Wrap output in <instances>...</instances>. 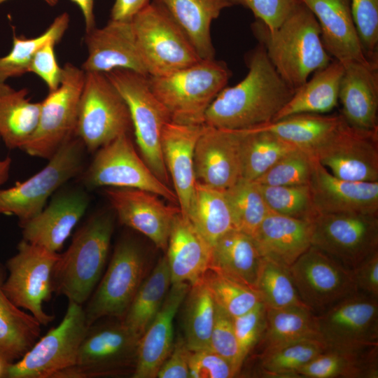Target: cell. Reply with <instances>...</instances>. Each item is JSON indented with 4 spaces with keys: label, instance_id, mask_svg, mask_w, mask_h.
I'll list each match as a JSON object with an SVG mask.
<instances>
[{
    "label": "cell",
    "instance_id": "obj_1",
    "mask_svg": "<svg viewBox=\"0 0 378 378\" xmlns=\"http://www.w3.org/2000/svg\"><path fill=\"white\" fill-rule=\"evenodd\" d=\"M246 76L225 87L206 109L204 124L217 128L248 130L272 122L295 89L279 74L260 43L246 57Z\"/></svg>",
    "mask_w": 378,
    "mask_h": 378
},
{
    "label": "cell",
    "instance_id": "obj_2",
    "mask_svg": "<svg viewBox=\"0 0 378 378\" xmlns=\"http://www.w3.org/2000/svg\"><path fill=\"white\" fill-rule=\"evenodd\" d=\"M251 28L276 71L294 89L332 60L315 16L300 0L279 27L271 30L255 20Z\"/></svg>",
    "mask_w": 378,
    "mask_h": 378
},
{
    "label": "cell",
    "instance_id": "obj_3",
    "mask_svg": "<svg viewBox=\"0 0 378 378\" xmlns=\"http://www.w3.org/2000/svg\"><path fill=\"white\" fill-rule=\"evenodd\" d=\"M114 228L108 211L90 216L74 234L53 271V291L83 304L90 298L106 262Z\"/></svg>",
    "mask_w": 378,
    "mask_h": 378
},
{
    "label": "cell",
    "instance_id": "obj_4",
    "mask_svg": "<svg viewBox=\"0 0 378 378\" xmlns=\"http://www.w3.org/2000/svg\"><path fill=\"white\" fill-rule=\"evenodd\" d=\"M231 76L226 64L214 59L198 62L170 74L148 76L150 90L169 113L172 122L204 125L210 104Z\"/></svg>",
    "mask_w": 378,
    "mask_h": 378
},
{
    "label": "cell",
    "instance_id": "obj_5",
    "mask_svg": "<svg viewBox=\"0 0 378 378\" xmlns=\"http://www.w3.org/2000/svg\"><path fill=\"white\" fill-rule=\"evenodd\" d=\"M104 74L127 104L142 159L156 177L169 186L161 139L164 126L172 121L169 113L150 90L148 76L123 69Z\"/></svg>",
    "mask_w": 378,
    "mask_h": 378
},
{
    "label": "cell",
    "instance_id": "obj_6",
    "mask_svg": "<svg viewBox=\"0 0 378 378\" xmlns=\"http://www.w3.org/2000/svg\"><path fill=\"white\" fill-rule=\"evenodd\" d=\"M133 130L127 104L104 74L85 72L76 136L95 153L118 136Z\"/></svg>",
    "mask_w": 378,
    "mask_h": 378
},
{
    "label": "cell",
    "instance_id": "obj_7",
    "mask_svg": "<svg viewBox=\"0 0 378 378\" xmlns=\"http://www.w3.org/2000/svg\"><path fill=\"white\" fill-rule=\"evenodd\" d=\"M89 326L81 304L69 301L61 322L37 340L18 360L6 365L8 378H60L76 360Z\"/></svg>",
    "mask_w": 378,
    "mask_h": 378
},
{
    "label": "cell",
    "instance_id": "obj_8",
    "mask_svg": "<svg viewBox=\"0 0 378 378\" xmlns=\"http://www.w3.org/2000/svg\"><path fill=\"white\" fill-rule=\"evenodd\" d=\"M148 76H160L200 61L181 28L162 5L153 0L132 19Z\"/></svg>",
    "mask_w": 378,
    "mask_h": 378
},
{
    "label": "cell",
    "instance_id": "obj_9",
    "mask_svg": "<svg viewBox=\"0 0 378 378\" xmlns=\"http://www.w3.org/2000/svg\"><path fill=\"white\" fill-rule=\"evenodd\" d=\"M87 150L78 137L62 146L41 171L11 188L0 189V214L14 215L25 222L46 206L60 187L83 172Z\"/></svg>",
    "mask_w": 378,
    "mask_h": 378
},
{
    "label": "cell",
    "instance_id": "obj_10",
    "mask_svg": "<svg viewBox=\"0 0 378 378\" xmlns=\"http://www.w3.org/2000/svg\"><path fill=\"white\" fill-rule=\"evenodd\" d=\"M85 74L81 68L71 63L64 64L61 84L41 102L36 127L22 150L31 156L49 160L76 137Z\"/></svg>",
    "mask_w": 378,
    "mask_h": 378
},
{
    "label": "cell",
    "instance_id": "obj_11",
    "mask_svg": "<svg viewBox=\"0 0 378 378\" xmlns=\"http://www.w3.org/2000/svg\"><path fill=\"white\" fill-rule=\"evenodd\" d=\"M145 269V255L139 244L129 237L120 240L84 308L88 326L104 318L124 317L144 279Z\"/></svg>",
    "mask_w": 378,
    "mask_h": 378
},
{
    "label": "cell",
    "instance_id": "obj_12",
    "mask_svg": "<svg viewBox=\"0 0 378 378\" xmlns=\"http://www.w3.org/2000/svg\"><path fill=\"white\" fill-rule=\"evenodd\" d=\"M139 338L122 323H94L80 345L75 365L60 378H92L134 372Z\"/></svg>",
    "mask_w": 378,
    "mask_h": 378
},
{
    "label": "cell",
    "instance_id": "obj_13",
    "mask_svg": "<svg viewBox=\"0 0 378 378\" xmlns=\"http://www.w3.org/2000/svg\"><path fill=\"white\" fill-rule=\"evenodd\" d=\"M87 188H127L147 190L178 205L173 190L152 172L136 153L129 134L102 146L79 176Z\"/></svg>",
    "mask_w": 378,
    "mask_h": 378
},
{
    "label": "cell",
    "instance_id": "obj_14",
    "mask_svg": "<svg viewBox=\"0 0 378 378\" xmlns=\"http://www.w3.org/2000/svg\"><path fill=\"white\" fill-rule=\"evenodd\" d=\"M17 253L6 263L8 276L2 289L18 307L28 311L41 326L55 317L44 310L43 304L53 292L52 275L60 253L22 239Z\"/></svg>",
    "mask_w": 378,
    "mask_h": 378
},
{
    "label": "cell",
    "instance_id": "obj_15",
    "mask_svg": "<svg viewBox=\"0 0 378 378\" xmlns=\"http://www.w3.org/2000/svg\"><path fill=\"white\" fill-rule=\"evenodd\" d=\"M312 246L352 270L378 251V214H317Z\"/></svg>",
    "mask_w": 378,
    "mask_h": 378
},
{
    "label": "cell",
    "instance_id": "obj_16",
    "mask_svg": "<svg viewBox=\"0 0 378 378\" xmlns=\"http://www.w3.org/2000/svg\"><path fill=\"white\" fill-rule=\"evenodd\" d=\"M315 323L319 339L328 349L378 346V298L357 292L315 315Z\"/></svg>",
    "mask_w": 378,
    "mask_h": 378
},
{
    "label": "cell",
    "instance_id": "obj_17",
    "mask_svg": "<svg viewBox=\"0 0 378 378\" xmlns=\"http://www.w3.org/2000/svg\"><path fill=\"white\" fill-rule=\"evenodd\" d=\"M289 270L300 299L312 312L321 313L358 292L352 270L314 246Z\"/></svg>",
    "mask_w": 378,
    "mask_h": 378
},
{
    "label": "cell",
    "instance_id": "obj_18",
    "mask_svg": "<svg viewBox=\"0 0 378 378\" xmlns=\"http://www.w3.org/2000/svg\"><path fill=\"white\" fill-rule=\"evenodd\" d=\"M313 155L341 179L378 181V130H360L346 122Z\"/></svg>",
    "mask_w": 378,
    "mask_h": 378
},
{
    "label": "cell",
    "instance_id": "obj_19",
    "mask_svg": "<svg viewBox=\"0 0 378 378\" xmlns=\"http://www.w3.org/2000/svg\"><path fill=\"white\" fill-rule=\"evenodd\" d=\"M242 130L205 125L194 150L196 182L225 191L241 178Z\"/></svg>",
    "mask_w": 378,
    "mask_h": 378
},
{
    "label": "cell",
    "instance_id": "obj_20",
    "mask_svg": "<svg viewBox=\"0 0 378 378\" xmlns=\"http://www.w3.org/2000/svg\"><path fill=\"white\" fill-rule=\"evenodd\" d=\"M120 222L150 239L165 251L177 205H167L160 196L141 189L108 187L104 190Z\"/></svg>",
    "mask_w": 378,
    "mask_h": 378
},
{
    "label": "cell",
    "instance_id": "obj_21",
    "mask_svg": "<svg viewBox=\"0 0 378 378\" xmlns=\"http://www.w3.org/2000/svg\"><path fill=\"white\" fill-rule=\"evenodd\" d=\"M88 57L82 64L85 72L107 74L118 69L148 76L131 21L110 20L102 28L86 32Z\"/></svg>",
    "mask_w": 378,
    "mask_h": 378
},
{
    "label": "cell",
    "instance_id": "obj_22",
    "mask_svg": "<svg viewBox=\"0 0 378 378\" xmlns=\"http://www.w3.org/2000/svg\"><path fill=\"white\" fill-rule=\"evenodd\" d=\"M89 201L88 195L81 190L56 194L39 214L20 223L23 239L58 253L84 216Z\"/></svg>",
    "mask_w": 378,
    "mask_h": 378
},
{
    "label": "cell",
    "instance_id": "obj_23",
    "mask_svg": "<svg viewBox=\"0 0 378 378\" xmlns=\"http://www.w3.org/2000/svg\"><path fill=\"white\" fill-rule=\"evenodd\" d=\"M309 186L317 214H378V181L341 179L316 160Z\"/></svg>",
    "mask_w": 378,
    "mask_h": 378
},
{
    "label": "cell",
    "instance_id": "obj_24",
    "mask_svg": "<svg viewBox=\"0 0 378 378\" xmlns=\"http://www.w3.org/2000/svg\"><path fill=\"white\" fill-rule=\"evenodd\" d=\"M205 125H185L172 121L164 127L162 151L172 178L181 214L188 217L194 203L196 179L194 150Z\"/></svg>",
    "mask_w": 378,
    "mask_h": 378
},
{
    "label": "cell",
    "instance_id": "obj_25",
    "mask_svg": "<svg viewBox=\"0 0 378 378\" xmlns=\"http://www.w3.org/2000/svg\"><path fill=\"white\" fill-rule=\"evenodd\" d=\"M190 288L186 282L171 285L160 310L139 339L133 378L157 377L172 350L173 321Z\"/></svg>",
    "mask_w": 378,
    "mask_h": 378
},
{
    "label": "cell",
    "instance_id": "obj_26",
    "mask_svg": "<svg viewBox=\"0 0 378 378\" xmlns=\"http://www.w3.org/2000/svg\"><path fill=\"white\" fill-rule=\"evenodd\" d=\"M314 14L326 50L346 64L369 60L363 50L351 10L350 0H300Z\"/></svg>",
    "mask_w": 378,
    "mask_h": 378
},
{
    "label": "cell",
    "instance_id": "obj_27",
    "mask_svg": "<svg viewBox=\"0 0 378 378\" xmlns=\"http://www.w3.org/2000/svg\"><path fill=\"white\" fill-rule=\"evenodd\" d=\"M344 66L339 92L341 114L354 127L378 130V62H351Z\"/></svg>",
    "mask_w": 378,
    "mask_h": 378
},
{
    "label": "cell",
    "instance_id": "obj_28",
    "mask_svg": "<svg viewBox=\"0 0 378 378\" xmlns=\"http://www.w3.org/2000/svg\"><path fill=\"white\" fill-rule=\"evenodd\" d=\"M165 251L172 284L193 285L210 268L212 246L181 211L174 219Z\"/></svg>",
    "mask_w": 378,
    "mask_h": 378
},
{
    "label": "cell",
    "instance_id": "obj_29",
    "mask_svg": "<svg viewBox=\"0 0 378 378\" xmlns=\"http://www.w3.org/2000/svg\"><path fill=\"white\" fill-rule=\"evenodd\" d=\"M312 220L270 211L252 237L262 258L289 267L312 246Z\"/></svg>",
    "mask_w": 378,
    "mask_h": 378
},
{
    "label": "cell",
    "instance_id": "obj_30",
    "mask_svg": "<svg viewBox=\"0 0 378 378\" xmlns=\"http://www.w3.org/2000/svg\"><path fill=\"white\" fill-rule=\"evenodd\" d=\"M167 11L202 59H214L211 25L221 11L232 5L228 0H155Z\"/></svg>",
    "mask_w": 378,
    "mask_h": 378
},
{
    "label": "cell",
    "instance_id": "obj_31",
    "mask_svg": "<svg viewBox=\"0 0 378 378\" xmlns=\"http://www.w3.org/2000/svg\"><path fill=\"white\" fill-rule=\"evenodd\" d=\"M262 258L251 235L232 229L213 245L209 269L255 289Z\"/></svg>",
    "mask_w": 378,
    "mask_h": 378
},
{
    "label": "cell",
    "instance_id": "obj_32",
    "mask_svg": "<svg viewBox=\"0 0 378 378\" xmlns=\"http://www.w3.org/2000/svg\"><path fill=\"white\" fill-rule=\"evenodd\" d=\"M344 71V64L332 59L327 66L315 71L311 78L295 89L291 98L272 122L295 114H324L332 111L339 101Z\"/></svg>",
    "mask_w": 378,
    "mask_h": 378
},
{
    "label": "cell",
    "instance_id": "obj_33",
    "mask_svg": "<svg viewBox=\"0 0 378 378\" xmlns=\"http://www.w3.org/2000/svg\"><path fill=\"white\" fill-rule=\"evenodd\" d=\"M345 122L342 114L300 113L255 127L267 130L313 155Z\"/></svg>",
    "mask_w": 378,
    "mask_h": 378
},
{
    "label": "cell",
    "instance_id": "obj_34",
    "mask_svg": "<svg viewBox=\"0 0 378 378\" xmlns=\"http://www.w3.org/2000/svg\"><path fill=\"white\" fill-rule=\"evenodd\" d=\"M4 281L0 268V358L8 365L20 359L38 340L41 325L8 298L2 289Z\"/></svg>",
    "mask_w": 378,
    "mask_h": 378
},
{
    "label": "cell",
    "instance_id": "obj_35",
    "mask_svg": "<svg viewBox=\"0 0 378 378\" xmlns=\"http://www.w3.org/2000/svg\"><path fill=\"white\" fill-rule=\"evenodd\" d=\"M377 347L363 350L327 348L300 369L296 377L377 378Z\"/></svg>",
    "mask_w": 378,
    "mask_h": 378
},
{
    "label": "cell",
    "instance_id": "obj_36",
    "mask_svg": "<svg viewBox=\"0 0 378 378\" xmlns=\"http://www.w3.org/2000/svg\"><path fill=\"white\" fill-rule=\"evenodd\" d=\"M28 90L0 85V138L9 149H22L34 132L41 102H32Z\"/></svg>",
    "mask_w": 378,
    "mask_h": 378
},
{
    "label": "cell",
    "instance_id": "obj_37",
    "mask_svg": "<svg viewBox=\"0 0 378 378\" xmlns=\"http://www.w3.org/2000/svg\"><path fill=\"white\" fill-rule=\"evenodd\" d=\"M171 285L169 268L164 255L143 280L121 319L138 338L143 335L160 310Z\"/></svg>",
    "mask_w": 378,
    "mask_h": 378
},
{
    "label": "cell",
    "instance_id": "obj_38",
    "mask_svg": "<svg viewBox=\"0 0 378 378\" xmlns=\"http://www.w3.org/2000/svg\"><path fill=\"white\" fill-rule=\"evenodd\" d=\"M187 218L211 246L221 236L234 229L224 191L198 182L193 206Z\"/></svg>",
    "mask_w": 378,
    "mask_h": 378
},
{
    "label": "cell",
    "instance_id": "obj_39",
    "mask_svg": "<svg viewBox=\"0 0 378 378\" xmlns=\"http://www.w3.org/2000/svg\"><path fill=\"white\" fill-rule=\"evenodd\" d=\"M183 339L191 351L209 349L215 302L202 278L191 285L183 300Z\"/></svg>",
    "mask_w": 378,
    "mask_h": 378
},
{
    "label": "cell",
    "instance_id": "obj_40",
    "mask_svg": "<svg viewBox=\"0 0 378 378\" xmlns=\"http://www.w3.org/2000/svg\"><path fill=\"white\" fill-rule=\"evenodd\" d=\"M241 176L255 181L277 161L294 150L293 145L276 134L258 127L242 130Z\"/></svg>",
    "mask_w": 378,
    "mask_h": 378
},
{
    "label": "cell",
    "instance_id": "obj_41",
    "mask_svg": "<svg viewBox=\"0 0 378 378\" xmlns=\"http://www.w3.org/2000/svg\"><path fill=\"white\" fill-rule=\"evenodd\" d=\"M327 349L318 338H303L264 349L260 371L267 377H296L297 372Z\"/></svg>",
    "mask_w": 378,
    "mask_h": 378
},
{
    "label": "cell",
    "instance_id": "obj_42",
    "mask_svg": "<svg viewBox=\"0 0 378 378\" xmlns=\"http://www.w3.org/2000/svg\"><path fill=\"white\" fill-rule=\"evenodd\" d=\"M303 338L319 339L315 314L309 308H267L266 328L260 341L264 349Z\"/></svg>",
    "mask_w": 378,
    "mask_h": 378
},
{
    "label": "cell",
    "instance_id": "obj_43",
    "mask_svg": "<svg viewBox=\"0 0 378 378\" xmlns=\"http://www.w3.org/2000/svg\"><path fill=\"white\" fill-rule=\"evenodd\" d=\"M69 24V16L63 13L55 18L48 29L34 38L18 36L13 27V46L6 56L0 57V85L12 77L28 73L29 64L36 52L51 39L60 41Z\"/></svg>",
    "mask_w": 378,
    "mask_h": 378
},
{
    "label": "cell",
    "instance_id": "obj_44",
    "mask_svg": "<svg viewBox=\"0 0 378 378\" xmlns=\"http://www.w3.org/2000/svg\"><path fill=\"white\" fill-rule=\"evenodd\" d=\"M224 192L234 229L253 237L270 212L258 185L255 181L241 178Z\"/></svg>",
    "mask_w": 378,
    "mask_h": 378
},
{
    "label": "cell",
    "instance_id": "obj_45",
    "mask_svg": "<svg viewBox=\"0 0 378 378\" xmlns=\"http://www.w3.org/2000/svg\"><path fill=\"white\" fill-rule=\"evenodd\" d=\"M255 290L267 309L307 307L299 296L289 267L271 260L262 258Z\"/></svg>",
    "mask_w": 378,
    "mask_h": 378
},
{
    "label": "cell",
    "instance_id": "obj_46",
    "mask_svg": "<svg viewBox=\"0 0 378 378\" xmlns=\"http://www.w3.org/2000/svg\"><path fill=\"white\" fill-rule=\"evenodd\" d=\"M204 280L216 304L232 318L242 315L262 302L253 288L209 270Z\"/></svg>",
    "mask_w": 378,
    "mask_h": 378
},
{
    "label": "cell",
    "instance_id": "obj_47",
    "mask_svg": "<svg viewBox=\"0 0 378 378\" xmlns=\"http://www.w3.org/2000/svg\"><path fill=\"white\" fill-rule=\"evenodd\" d=\"M257 184L270 211L307 220H312L317 215L314 206L309 185Z\"/></svg>",
    "mask_w": 378,
    "mask_h": 378
},
{
    "label": "cell",
    "instance_id": "obj_48",
    "mask_svg": "<svg viewBox=\"0 0 378 378\" xmlns=\"http://www.w3.org/2000/svg\"><path fill=\"white\" fill-rule=\"evenodd\" d=\"M316 162L310 153L295 148L253 181L265 186L309 185Z\"/></svg>",
    "mask_w": 378,
    "mask_h": 378
},
{
    "label": "cell",
    "instance_id": "obj_49",
    "mask_svg": "<svg viewBox=\"0 0 378 378\" xmlns=\"http://www.w3.org/2000/svg\"><path fill=\"white\" fill-rule=\"evenodd\" d=\"M354 22L366 57L378 62V0H350Z\"/></svg>",
    "mask_w": 378,
    "mask_h": 378
},
{
    "label": "cell",
    "instance_id": "obj_50",
    "mask_svg": "<svg viewBox=\"0 0 378 378\" xmlns=\"http://www.w3.org/2000/svg\"><path fill=\"white\" fill-rule=\"evenodd\" d=\"M209 349L227 360L237 374H239L244 363L234 330L232 317L216 304Z\"/></svg>",
    "mask_w": 378,
    "mask_h": 378
},
{
    "label": "cell",
    "instance_id": "obj_51",
    "mask_svg": "<svg viewBox=\"0 0 378 378\" xmlns=\"http://www.w3.org/2000/svg\"><path fill=\"white\" fill-rule=\"evenodd\" d=\"M267 307L260 302L248 312L232 318L234 333L243 363L260 342L266 328Z\"/></svg>",
    "mask_w": 378,
    "mask_h": 378
},
{
    "label": "cell",
    "instance_id": "obj_52",
    "mask_svg": "<svg viewBox=\"0 0 378 378\" xmlns=\"http://www.w3.org/2000/svg\"><path fill=\"white\" fill-rule=\"evenodd\" d=\"M188 365L190 378H232L237 375L227 360L209 349L190 351Z\"/></svg>",
    "mask_w": 378,
    "mask_h": 378
},
{
    "label": "cell",
    "instance_id": "obj_53",
    "mask_svg": "<svg viewBox=\"0 0 378 378\" xmlns=\"http://www.w3.org/2000/svg\"><path fill=\"white\" fill-rule=\"evenodd\" d=\"M233 5L249 9L255 18L270 29L280 26L297 0H228Z\"/></svg>",
    "mask_w": 378,
    "mask_h": 378
},
{
    "label": "cell",
    "instance_id": "obj_54",
    "mask_svg": "<svg viewBox=\"0 0 378 378\" xmlns=\"http://www.w3.org/2000/svg\"><path fill=\"white\" fill-rule=\"evenodd\" d=\"M57 43L51 39L43 45L34 54L28 69L46 83L49 92L57 89L62 79V67L57 64L55 53Z\"/></svg>",
    "mask_w": 378,
    "mask_h": 378
},
{
    "label": "cell",
    "instance_id": "obj_55",
    "mask_svg": "<svg viewBox=\"0 0 378 378\" xmlns=\"http://www.w3.org/2000/svg\"><path fill=\"white\" fill-rule=\"evenodd\" d=\"M190 351L183 337H177L172 350L161 365L158 378H190L189 356Z\"/></svg>",
    "mask_w": 378,
    "mask_h": 378
},
{
    "label": "cell",
    "instance_id": "obj_56",
    "mask_svg": "<svg viewBox=\"0 0 378 378\" xmlns=\"http://www.w3.org/2000/svg\"><path fill=\"white\" fill-rule=\"evenodd\" d=\"M351 270L358 292L378 298V251Z\"/></svg>",
    "mask_w": 378,
    "mask_h": 378
},
{
    "label": "cell",
    "instance_id": "obj_57",
    "mask_svg": "<svg viewBox=\"0 0 378 378\" xmlns=\"http://www.w3.org/2000/svg\"><path fill=\"white\" fill-rule=\"evenodd\" d=\"M150 0H115L111 10V20L131 21Z\"/></svg>",
    "mask_w": 378,
    "mask_h": 378
},
{
    "label": "cell",
    "instance_id": "obj_58",
    "mask_svg": "<svg viewBox=\"0 0 378 378\" xmlns=\"http://www.w3.org/2000/svg\"><path fill=\"white\" fill-rule=\"evenodd\" d=\"M76 4L80 9L85 24V31L88 32L95 27V20L94 14V0H71Z\"/></svg>",
    "mask_w": 378,
    "mask_h": 378
},
{
    "label": "cell",
    "instance_id": "obj_59",
    "mask_svg": "<svg viewBox=\"0 0 378 378\" xmlns=\"http://www.w3.org/2000/svg\"><path fill=\"white\" fill-rule=\"evenodd\" d=\"M11 162L10 157H6L3 160H0V186L6 183L9 178Z\"/></svg>",
    "mask_w": 378,
    "mask_h": 378
},
{
    "label": "cell",
    "instance_id": "obj_60",
    "mask_svg": "<svg viewBox=\"0 0 378 378\" xmlns=\"http://www.w3.org/2000/svg\"><path fill=\"white\" fill-rule=\"evenodd\" d=\"M7 364L0 358V377L5 376V371Z\"/></svg>",
    "mask_w": 378,
    "mask_h": 378
},
{
    "label": "cell",
    "instance_id": "obj_61",
    "mask_svg": "<svg viewBox=\"0 0 378 378\" xmlns=\"http://www.w3.org/2000/svg\"><path fill=\"white\" fill-rule=\"evenodd\" d=\"M7 0H0V4L5 2ZM43 1H44L48 5L53 6L57 4L59 0H43Z\"/></svg>",
    "mask_w": 378,
    "mask_h": 378
}]
</instances>
